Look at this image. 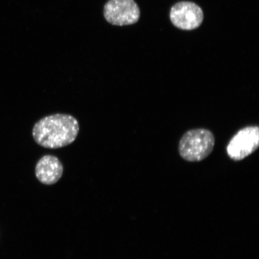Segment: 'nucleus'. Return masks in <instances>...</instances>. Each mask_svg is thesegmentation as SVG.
<instances>
[{"label": "nucleus", "mask_w": 259, "mask_h": 259, "mask_svg": "<svg viewBox=\"0 0 259 259\" xmlns=\"http://www.w3.org/2000/svg\"><path fill=\"white\" fill-rule=\"evenodd\" d=\"M170 18L174 25L181 30H193L201 25L203 12L195 3L181 2L171 8Z\"/></svg>", "instance_id": "nucleus-5"}, {"label": "nucleus", "mask_w": 259, "mask_h": 259, "mask_svg": "<svg viewBox=\"0 0 259 259\" xmlns=\"http://www.w3.org/2000/svg\"><path fill=\"white\" fill-rule=\"evenodd\" d=\"M214 145L215 138L211 132L205 128L193 129L181 138L178 150L184 160L199 162L211 154Z\"/></svg>", "instance_id": "nucleus-2"}, {"label": "nucleus", "mask_w": 259, "mask_h": 259, "mask_svg": "<svg viewBox=\"0 0 259 259\" xmlns=\"http://www.w3.org/2000/svg\"><path fill=\"white\" fill-rule=\"evenodd\" d=\"M259 146L258 126H247L236 133L227 146L226 151L232 160L238 161L253 153Z\"/></svg>", "instance_id": "nucleus-3"}, {"label": "nucleus", "mask_w": 259, "mask_h": 259, "mask_svg": "<svg viewBox=\"0 0 259 259\" xmlns=\"http://www.w3.org/2000/svg\"><path fill=\"white\" fill-rule=\"evenodd\" d=\"M64 171L59 158L53 155H45L38 161L35 168V177L45 185H53L61 179Z\"/></svg>", "instance_id": "nucleus-6"}, {"label": "nucleus", "mask_w": 259, "mask_h": 259, "mask_svg": "<svg viewBox=\"0 0 259 259\" xmlns=\"http://www.w3.org/2000/svg\"><path fill=\"white\" fill-rule=\"evenodd\" d=\"M107 22L116 26L137 23L140 18V9L134 0H109L104 7Z\"/></svg>", "instance_id": "nucleus-4"}, {"label": "nucleus", "mask_w": 259, "mask_h": 259, "mask_svg": "<svg viewBox=\"0 0 259 259\" xmlns=\"http://www.w3.org/2000/svg\"><path fill=\"white\" fill-rule=\"evenodd\" d=\"M79 132V122L73 116L56 113L45 116L35 123L32 135L41 147L58 149L72 144Z\"/></svg>", "instance_id": "nucleus-1"}]
</instances>
